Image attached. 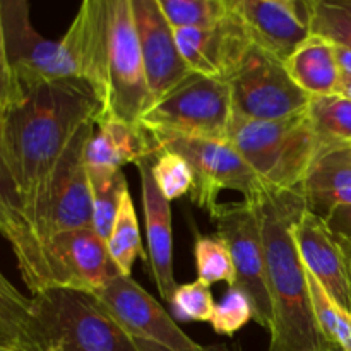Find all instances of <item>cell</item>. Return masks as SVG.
Returning a JSON list of instances; mask_svg holds the SVG:
<instances>
[{
	"mask_svg": "<svg viewBox=\"0 0 351 351\" xmlns=\"http://www.w3.org/2000/svg\"><path fill=\"white\" fill-rule=\"evenodd\" d=\"M329 221H331V225L336 226V228L339 226V230L346 228L351 232V208L338 209Z\"/></svg>",
	"mask_w": 351,
	"mask_h": 351,
	"instance_id": "38",
	"label": "cell"
},
{
	"mask_svg": "<svg viewBox=\"0 0 351 351\" xmlns=\"http://www.w3.org/2000/svg\"><path fill=\"white\" fill-rule=\"evenodd\" d=\"M93 195V228L108 242L123 192L129 189L123 171H89Z\"/></svg>",
	"mask_w": 351,
	"mask_h": 351,
	"instance_id": "28",
	"label": "cell"
},
{
	"mask_svg": "<svg viewBox=\"0 0 351 351\" xmlns=\"http://www.w3.org/2000/svg\"><path fill=\"white\" fill-rule=\"evenodd\" d=\"M348 147H350V151H351V144H348Z\"/></svg>",
	"mask_w": 351,
	"mask_h": 351,
	"instance_id": "41",
	"label": "cell"
},
{
	"mask_svg": "<svg viewBox=\"0 0 351 351\" xmlns=\"http://www.w3.org/2000/svg\"><path fill=\"white\" fill-rule=\"evenodd\" d=\"M311 34L351 48V0H307Z\"/></svg>",
	"mask_w": 351,
	"mask_h": 351,
	"instance_id": "30",
	"label": "cell"
},
{
	"mask_svg": "<svg viewBox=\"0 0 351 351\" xmlns=\"http://www.w3.org/2000/svg\"><path fill=\"white\" fill-rule=\"evenodd\" d=\"M232 5L252 45L281 62L311 36L307 0H232Z\"/></svg>",
	"mask_w": 351,
	"mask_h": 351,
	"instance_id": "15",
	"label": "cell"
},
{
	"mask_svg": "<svg viewBox=\"0 0 351 351\" xmlns=\"http://www.w3.org/2000/svg\"><path fill=\"white\" fill-rule=\"evenodd\" d=\"M106 245H108V254L117 271L123 276L132 274L134 263L137 259L147 263V250H144L143 247L139 219H137L136 206H134V199L129 189L123 192L115 225H113L112 235H110Z\"/></svg>",
	"mask_w": 351,
	"mask_h": 351,
	"instance_id": "25",
	"label": "cell"
},
{
	"mask_svg": "<svg viewBox=\"0 0 351 351\" xmlns=\"http://www.w3.org/2000/svg\"><path fill=\"white\" fill-rule=\"evenodd\" d=\"M151 163L154 184L168 202L191 194L194 187V173L184 156L173 151L161 149Z\"/></svg>",
	"mask_w": 351,
	"mask_h": 351,
	"instance_id": "32",
	"label": "cell"
},
{
	"mask_svg": "<svg viewBox=\"0 0 351 351\" xmlns=\"http://www.w3.org/2000/svg\"><path fill=\"white\" fill-rule=\"evenodd\" d=\"M307 273L308 293H311L312 311H314L315 322L319 326L322 338L329 346L336 351H351V314L339 307L319 281Z\"/></svg>",
	"mask_w": 351,
	"mask_h": 351,
	"instance_id": "27",
	"label": "cell"
},
{
	"mask_svg": "<svg viewBox=\"0 0 351 351\" xmlns=\"http://www.w3.org/2000/svg\"><path fill=\"white\" fill-rule=\"evenodd\" d=\"M232 120V96L226 81L192 74L154 101L139 123L151 136L228 141Z\"/></svg>",
	"mask_w": 351,
	"mask_h": 351,
	"instance_id": "5",
	"label": "cell"
},
{
	"mask_svg": "<svg viewBox=\"0 0 351 351\" xmlns=\"http://www.w3.org/2000/svg\"><path fill=\"white\" fill-rule=\"evenodd\" d=\"M136 341H137V346H139L141 351H170L160 345H154V343L144 341V339H136ZM204 351H242V348H240L239 345L228 346V345H223V343H218V345L204 346Z\"/></svg>",
	"mask_w": 351,
	"mask_h": 351,
	"instance_id": "36",
	"label": "cell"
},
{
	"mask_svg": "<svg viewBox=\"0 0 351 351\" xmlns=\"http://www.w3.org/2000/svg\"><path fill=\"white\" fill-rule=\"evenodd\" d=\"M173 317L182 322H209L215 312V298L211 287L204 281L178 285L170 302Z\"/></svg>",
	"mask_w": 351,
	"mask_h": 351,
	"instance_id": "33",
	"label": "cell"
},
{
	"mask_svg": "<svg viewBox=\"0 0 351 351\" xmlns=\"http://www.w3.org/2000/svg\"><path fill=\"white\" fill-rule=\"evenodd\" d=\"M106 95L98 119L139 123L153 105L132 0H106Z\"/></svg>",
	"mask_w": 351,
	"mask_h": 351,
	"instance_id": "6",
	"label": "cell"
},
{
	"mask_svg": "<svg viewBox=\"0 0 351 351\" xmlns=\"http://www.w3.org/2000/svg\"><path fill=\"white\" fill-rule=\"evenodd\" d=\"M57 287L93 293L119 274L108 245L95 228L62 232L45 243Z\"/></svg>",
	"mask_w": 351,
	"mask_h": 351,
	"instance_id": "17",
	"label": "cell"
},
{
	"mask_svg": "<svg viewBox=\"0 0 351 351\" xmlns=\"http://www.w3.org/2000/svg\"><path fill=\"white\" fill-rule=\"evenodd\" d=\"M228 143L274 191H300L322 149L307 112L274 122L233 117Z\"/></svg>",
	"mask_w": 351,
	"mask_h": 351,
	"instance_id": "3",
	"label": "cell"
},
{
	"mask_svg": "<svg viewBox=\"0 0 351 351\" xmlns=\"http://www.w3.org/2000/svg\"><path fill=\"white\" fill-rule=\"evenodd\" d=\"M0 235L9 242L16 256L17 269L24 285L33 295L55 285L53 271L26 215L23 195L14 177L2 136V113H0Z\"/></svg>",
	"mask_w": 351,
	"mask_h": 351,
	"instance_id": "14",
	"label": "cell"
},
{
	"mask_svg": "<svg viewBox=\"0 0 351 351\" xmlns=\"http://www.w3.org/2000/svg\"><path fill=\"white\" fill-rule=\"evenodd\" d=\"M132 9L147 86L154 103L187 81L194 72L182 58L175 31L168 24L160 2L132 0Z\"/></svg>",
	"mask_w": 351,
	"mask_h": 351,
	"instance_id": "16",
	"label": "cell"
},
{
	"mask_svg": "<svg viewBox=\"0 0 351 351\" xmlns=\"http://www.w3.org/2000/svg\"><path fill=\"white\" fill-rule=\"evenodd\" d=\"M339 95L351 99V75L341 74V86H339Z\"/></svg>",
	"mask_w": 351,
	"mask_h": 351,
	"instance_id": "39",
	"label": "cell"
},
{
	"mask_svg": "<svg viewBox=\"0 0 351 351\" xmlns=\"http://www.w3.org/2000/svg\"><path fill=\"white\" fill-rule=\"evenodd\" d=\"M95 127L96 120H88L75 132L55 170L40 225L43 247L57 233L93 228V195L86 167V146Z\"/></svg>",
	"mask_w": 351,
	"mask_h": 351,
	"instance_id": "11",
	"label": "cell"
},
{
	"mask_svg": "<svg viewBox=\"0 0 351 351\" xmlns=\"http://www.w3.org/2000/svg\"><path fill=\"white\" fill-rule=\"evenodd\" d=\"M0 23L7 58L19 86L72 79L60 41L38 33L26 0H0Z\"/></svg>",
	"mask_w": 351,
	"mask_h": 351,
	"instance_id": "12",
	"label": "cell"
},
{
	"mask_svg": "<svg viewBox=\"0 0 351 351\" xmlns=\"http://www.w3.org/2000/svg\"><path fill=\"white\" fill-rule=\"evenodd\" d=\"M335 55L341 74L351 75V48L341 47V45H335Z\"/></svg>",
	"mask_w": 351,
	"mask_h": 351,
	"instance_id": "37",
	"label": "cell"
},
{
	"mask_svg": "<svg viewBox=\"0 0 351 351\" xmlns=\"http://www.w3.org/2000/svg\"><path fill=\"white\" fill-rule=\"evenodd\" d=\"M307 208L322 218L351 208V151L348 146L324 147L300 187Z\"/></svg>",
	"mask_w": 351,
	"mask_h": 351,
	"instance_id": "22",
	"label": "cell"
},
{
	"mask_svg": "<svg viewBox=\"0 0 351 351\" xmlns=\"http://www.w3.org/2000/svg\"><path fill=\"white\" fill-rule=\"evenodd\" d=\"M250 319H254V308L249 295L239 287H230L216 304L209 324L216 335L232 338L249 324Z\"/></svg>",
	"mask_w": 351,
	"mask_h": 351,
	"instance_id": "34",
	"label": "cell"
},
{
	"mask_svg": "<svg viewBox=\"0 0 351 351\" xmlns=\"http://www.w3.org/2000/svg\"><path fill=\"white\" fill-rule=\"evenodd\" d=\"M266 254L273 326L267 351H332L315 322L293 225L307 202L300 191L267 189L256 202Z\"/></svg>",
	"mask_w": 351,
	"mask_h": 351,
	"instance_id": "2",
	"label": "cell"
},
{
	"mask_svg": "<svg viewBox=\"0 0 351 351\" xmlns=\"http://www.w3.org/2000/svg\"><path fill=\"white\" fill-rule=\"evenodd\" d=\"M293 239L305 269L339 307L351 314L350 233L307 208L293 225Z\"/></svg>",
	"mask_w": 351,
	"mask_h": 351,
	"instance_id": "13",
	"label": "cell"
},
{
	"mask_svg": "<svg viewBox=\"0 0 351 351\" xmlns=\"http://www.w3.org/2000/svg\"><path fill=\"white\" fill-rule=\"evenodd\" d=\"M91 295L132 338L170 351H204V346L185 335L167 308L132 276L115 274Z\"/></svg>",
	"mask_w": 351,
	"mask_h": 351,
	"instance_id": "10",
	"label": "cell"
},
{
	"mask_svg": "<svg viewBox=\"0 0 351 351\" xmlns=\"http://www.w3.org/2000/svg\"><path fill=\"white\" fill-rule=\"evenodd\" d=\"M0 348L47 351L33 297L21 293L0 271Z\"/></svg>",
	"mask_w": 351,
	"mask_h": 351,
	"instance_id": "24",
	"label": "cell"
},
{
	"mask_svg": "<svg viewBox=\"0 0 351 351\" xmlns=\"http://www.w3.org/2000/svg\"><path fill=\"white\" fill-rule=\"evenodd\" d=\"M209 218L216 226V237L226 243L233 257L235 287L249 295L254 321L269 331L273 326V305L267 287L263 230L256 204L249 201L225 202Z\"/></svg>",
	"mask_w": 351,
	"mask_h": 351,
	"instance_id": "9",
	"label": "cell"
},
{
	"mask_svg": "<svg viewBox=\"0 0 351 351\" xmlns=\"http://www.w3.org/2000/svg\"><path fill=\"white\" fill-rule=\"evenodd\" d=\"M332 351H335V350H332Z\"/></svg>",
	"mask_w": 351,
	"mask_h": 351,
	"instance_id": "42",
	"label": "cell"
},
{
	"mask_svg": "<svg viewBox=\"0 0 351 351\" xmlns=\"http://www.w3.org/2000/svg\"><path fill=\"white\" fill-rule=\"evenodd\" d=\"M21 95H23V88L10 69L5 45H3L2 23H0V113L9 108L14 101H17Z\"/></svg>",
	"mask_w": 351,
	"mask_h": 351,
	"instance_id": "35",
	"label": "cell"
},
{
	"mask_svg": "<svg viewBox=\"0 0 351 351\" xmlns=\"http://www.w3.org/2000/svg\"><path fill=\"white\" fill-rule=\"evenodd\" d=\"M295 84L311 98L339 95L341 71L335 55V45L326 38L311 34L285 62Z\"/></svg>",
	"mask_w": 351,
	"mask_h": 351,
	"instance_id": "23",
	"label": "cell"
},
{
	"mask_svg": "<svg viewBox=\"0 0 351 351\" xmlns=\"http://www.w3.org/2000/svg\"><path fill=\"white\" fill-rule=\"evenodd\" d=\"M99 112L96 93L79 79L27 86L2 112L7 156L38 239L55 170L75 132Z\"/></svg>",
	"mask_w": 351,
	"mask_h": 351,
	"instance_id": "1",
	"label": "cell"
},
{
	"mask_svg": "<svg viewBox=\"0 0 351 351\" xmlns=\"http://www.w3.org/2000/svg\"><path fill=\"white\" fill-rule=\"evenodd\" d=\"M194 259L197 269V280L211 287L223 281L228 287L237 285V271L228 247L219 237L195 235Z\"/></svg>",
	"mask_w": 351,
	"mask_h": 351,
	"instance_id": "31",
	"label": "cell"
},
{
	"mask_svg": "<svg viewBox=\"0 0 351 351\" xmlns=\"http://www.w3.org/2000/svg\"><path fill=\"white\" fill-rule=\"evenodd\" d=\"M156 151H173L189 161L194 173L191 199L209 216L219 206L218 197L225 189L240 192L243 201L256 204L267 185L257 177L250 165L228 141L192 139L178 136H151Z\"/></svg>",
	"mask_w": 351,
	"mask_h": 351,
	"instance_id": "7",
	"label": "cell"
},
{
	"mask_svg": "<svg viewBox=\"0 0 351 351\" xmlns=\"http://www.w3.org/2000/svg\"><path fill=\"white\" fill-rule=\"evenodd\" d=\"M0 351H12V350H5V348H0Z\"/></svg>",
	"mask_w": 351,
	"mask_h": 351,
	"instance_id": "40",
	"label": "cell"
},
{
	"mask_svg": "<svg viewBox=\"0 0 351 351\" xmlns=\"http://www.w3.org/2000/svg\"><path fill=\"white\" fill-rule=\"evenodd\" d=\"M233 117L245 120H287L307 112L311 96L302 91L285 62L252 45L239 67L226 79Z\"/></svg>",
	"mask_w": 351,
	"mask_h": 351,
	"instance_id": "8",
	"label": "cell"
},
{
	"mask_svg": "<svg viewBox=\"0 0 351 351\" xmlns=\"http://www.w3.org/2000/svg\"><path fill=\"white\" fill-rule=\"evenodd\" d=\"M173 29H209L221 24L232 12L230 0H158Z\"/></svg>",
	"mask_w": 351,
	"mask_h": 351,
	"instance_id": "29",
	"label": "cell"
},
{
	"mask_svg": "<svg viewBox=\"0 0 351 351\" xmlns=\"http://www.w3.org/2000/svg\"><path fill=\"white\" fill-rule=\"evenodd\" d=\"M158 154L151 134L141 123L101 117L96 119L95 132L86 146L89 171H120L125 165L154 158Z\"/></svg>",
	"mask_w": 351,
	"mask_h": 351,
	"instance_id": "21",
	"label": "cell"
},
{
	"mask_svg": "<svg viewBox=\"0 0 351 351\" xmlns=\"http://www.w3.org/2000/svg\"><path fill=\"white\" fill-rule=\"evenodd\" d=\"M106 0H84L60 41L72 79L91 86L103 105L106 95Z\"/></svg>",
	"mask_w": 351,
	"mask_h": 351,
	"instance_id": "19",
	"label": "cell"
},
{
	"mask_svg": "<svg viewBox=\"0 0 351 351\" xmlns=\"http://www.w3.org/2000/svg\"><path fill=\"white\" fill-rule=\"evenodd\" d=\"M232 2V0H230ZM182 58L194 74L226 79L235 72L252 47L232 5V12L221 24L209 29H173Z\"/></svg>",
	"mask_w": 351,
	"mask_h": 351,
	"instance_id": "18",
	"label": "cell"
},
{
	"mask_svg": "<svg viewBox=\"0 0 351 351\" xmlns=\"http://www.w3.org/2000/svg\"><path fill=\"white\" fill-rule=\"evenodd\" d=\"M33 302L47 351H141L91 293L50 287L33 295Z\"/></svg>",
	"mask_w": 351,
	"mask_h": 351,
	"instance_id": "4",
	"label": "cell"
},
{
	"mask_svg": "<svg viewBox=\"0 0 351 351\" xmlns=\"http://www.w3.org/2000/svg\"><path fill=\"white\" fill-rule=\"evenodd\" d=\"M141 178V201L146 223L147 263L156 283L158 293L170 305L178 285L173 274V232H171V206L154 184L151 173V158L136 163Z\"/></svg>",
	"mask_w": 351,
	"mask_h": 351,
	"instance_id": "20",
	"label": "cell"
},
{
	"mask_svg": "<svg viewBox=\"0 0 351 351\" xmlns=\"http://www.w3.org/2000/svg\"><path fill=\"white\" fill-rule=\"evenodd\" d=\"M335 351H336V350H335Z\"/></svg>",
	"mask_w": 351,
	"mask_h": 351,
	"instance_id": "43",
	"label": "cell"
},
{
	"mask_svg": "<svg viewBox=\"0 0 351 351\" xmlns=\"http://www.w3.org/2000/svg\"><path fill=\"white\" fill-rule=\"evenodd\" d=\"M307 117L322 149L351 144V99L343 95L312 98Z\"/></svg>",
	"mask_w": 351,
	"mask_h": 351,
	"instance_id": "26",
	"label": "cell"
}]
</instances>
